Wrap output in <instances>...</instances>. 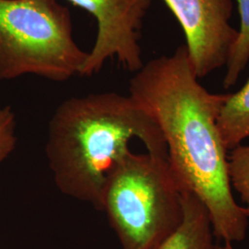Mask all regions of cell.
<instances>
[{
    "instance_id": "obj_1",
    "label": "cell",
    "mask_w": 249,
    "mask_h": 249,
    "mask_svg": "<svg viewBox=\"0 0 249 249\" xmlns=\"http://www.w3.org/2000/svg\"><path fill=\"white\" fill-rule=\"evenodd\" d=\"M128 94L159 125L178 185L206 206L214 238L244 240L249 219L234 199L218 128L229 94L212 93L200 84L186 45L143 64L129 80Z\"/></svg>"
},
{
    "instance_id": "obj_2",
    "label": "cell",
    "mask_w": 249,
    "mask_h": 249,
    "mask_svg": "<svg viewBox=\"0 0 249 249\" xmlns=\"http://www.w3.org/2000/svg\"><path fill=\"white\" fill-rule=\"evenodd\" d=\"M134 139L147 152L168 159L159 125L129 94L107 91L65 100L49 120L45 142L55 186L102 211L108 176Z\"/></svg>"
},
{
    "instance_id": "obj_3",
    "label": "cell",
    "mask_w": 249,
    "mask_h": 249,
    "mask_svg": "<svg viewBox=\"0 0 249 249\" xmlns=\"http://www.w3.org/2000/svg\"><path fill=\"white\" fill-rule=\"evenodd\" d=\"M102 212L121 249H158L184 219L183 191L168 159L128 151L108 176Z\"/></svg>"
},
{
    "instance_id": "obj_4",
    "label": "cell",
    "mask_w": 249,
    "mask_h": 249,
    "mask_svg": "<svg viewBox=\"0 0 249 249\" xmlns=\"http://www.w3.org/2000/svg\"><path fill=\"white\" fill-rule=\"evenodd\" d=\"M89 52L57 0H0V80L35 75L65 82L80 76Z\"/></svg>"
},
{
    "instance_id": "obj_5",
    "label": "cell",
    "mask_w": 249,
    "mask_h": 249,
    "mask_svg": "<svg viewBox=\"0 0 249 249\" xmlns=\"http://www.w3.org/2000/svg\"><path fill=\"white\" fill-rule=\"evenodd\" d=\"M87 11L97 23V35L80 76L91 77L108 60L116 59L128 71L143 66L140 44L143 19L151 0H68Z\"/></svg>"
},
{
    "instance_id": "obj_6",
    "label": "cell",
    "mask_w": 249,
    "mask_h": 249,
    "mask_svg": "<svg viewBox=\"0 0 249 249\" xmlns=\"http://www.w3.org/2000/svg\"><path fill=\"white\" fill-rule=\"evenodd\" d=\"M182 28L198 79L226 65L238 31L231 26L233 0H163Z\"/></svg>"
},
{
    "instance_id": "obj_7",
    "label": "cell",
    "mask_w": 249,
    "mask_h": 249,
    "mask_svg": "<svg viewBox=\"0 0 249 249\" xmlns=\"http://www.w3.org/2000/svg\"><path fill=\"white\" fill-rule=\"evenodd\" d=\"M184 219L175 233L157 249H214L210 214L193 193L183 191Z\"/></svg>"
},
{
    "instance_id": "obj_8",
    "label": "cell",
    "mask_w": 249,
    "mask_h": 249,
    "mask_svg": "<svg viewBox=\"0 0 249 249\" xmlns=\"http://www.w3.org/2000/svg\"><path fill=\"white\" fill-rule=\"evenodd\" d=\"M218 128L227 151L249 139V80L240 90L228 95L218 118Z\"/></svg>"
},
{
    "instance_id": "obj_9",
    "label": "cell",
    "mask_w": 249,
    "mask_h": 249,
    "mask_svg": "<svg viewBox=\"0 0 249 249\" xmlns=\"http://www.w3.org/2000/svg\"><path fill=\"white\" fill-rule=\"evenodd\" d=\"M240 16V27L237 38L232 45L231 53L225 65L226 72L223 86L229 89L239 79L249 62V0H237Z\"/></svg>"
},
{
    "instance_id": "obj_10",
    "label": "cell",
    "mask_w": 249,
    "mask_h": 249,
    "mask_svg": "<svg viewBox=\"0 0 249 249\" xmlns=\"http://www.w3.org/2000/svg\"><path fill=\"white\" fill-rule=\"evenodd\" d=\"M230 151L228 174L231 189L240 196L249 219V144H241Z\"/></svg>"
},
{
    "instance_id": "obj_11",
    "label": "cell",
    "mask_w": 249,
    "mask_h": 249,
    "mask_svg": "<svg viewBox=\"0 0 249 249\" xmlns=\"http://www.w3.org/2000/svg\"><path fill=\"white\" fill-rule=\"evenodd\" d=\"M17 143L16 116L9 106L0 107V162L14 151Z\"/></svg>"
},
{
    "instance_id": "obj_12",
    "label": "cell",
    "mask_w": 249,
    "mask_h": 249,
    "mask_svg": "<svg viewBox=\"0 0 249 249\" xmlns=\"http://www.w3.org/2000/svg\"><path fill=\"white\" fill-rule=\"evenodd\" d=\"M214 249H233L232 244L228 242H223V244H215Z\"/></svg>"
}]
</instances>
